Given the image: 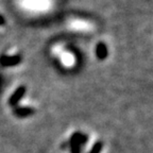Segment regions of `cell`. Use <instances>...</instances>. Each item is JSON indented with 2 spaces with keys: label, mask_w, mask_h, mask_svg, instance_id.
I'll return each instance as SVG.
<instances>
[{
  "label": "cell",
  "mask_w": 153,
  "mask_h": 153,
  "mask_svg": "<svg viewBox=\"0 0 153 153\" xmlns=\"http://www.w3.org/2000/svg\"><path fill=\"white\" fill-rule=\"evenodd\" d=\"M87 141V136L82 133H74L70 138V150L71 153H80L81 146Z\"/></svg>",
  "instance_id": "6da1fadb"
},
{
  "label": "cell",
  "mask_w": 153,
  "mask_h": 153,
  "mask_svg": "<svg viewBox=\"0 0 153 153\" xmlns=\"http://www.w3.org/2000/svg\"><path fill=\"white\" fill-rule=\"evenodd\" d=\"M59 57L60 61L65 67H71L74 65V57L72 53L68 52L67 50H61L59 52Z\"/></svg>",
  "instance_id": "7a4b0ae2"
},
{
  "label": "cell",
  "mask_w": 153,
  "mask_h": 153,
  "mask_svg": "<svg viewBox=\"0 0 153 153\" xmlns=\"http://www.w3.org/2000/svg\"><path fill=\"white\" fill-rule=\"evenodd\" d=\"M20 63V56L15 55V56H9V55H2L0 57V64L4 67H11Z\"/></svg>",
  "instance_id": "3957f363"
},
{
  "label": "cell",
  "mask_w": 153,
  "mask_h": 153,
  "mask_svg": "<svg viewBox=\"0 0 153 153\" xmlns=\"http://www.w3.org/2000/svg\"><path fill=\"white\" fill-rule=\"evenodd\" d=\"M25 93H26V87H25V86H20V87H18V88L14 91V94L11 96V98L9 99L10 105L17 104V102L22 98V96L25 95Z\"/></svg>",
  "instance_id": "277c9868"
},
{
  "label": "cell",
  "mask_w": 153,
  "mask_h": 153,
  "mask_svg": "<svg viewBox=\"0 0 153 153\" xmlns=\"http://www.w3.org/2000/svg\"><path fill=\"white\" fill-rule=\"evenodd\" d=\"M70 27L74 28L76 30H79V31H84V30H87L89 28V25L86 22H81V20H74L70 24Z\"/></svg>",
  "instance_id": "5b68a950"
},
{
  "label": "cell",
  "mask_w": 153,
  "mask_h": 153,
  "mask_svg": "<svg viewBox=\"0 0 153 153\" xmlns=\"http://www.w3.org/2000/svg\"><path fill=\"white\" fill-rule=\"evenodd\" d=\"M33 113V110L32 108H20L15 110V114L19 117H25V116H29Z\"/></svg>",
  "instance_id": "8992f818"
},
{
  "label": "cell",
  "mask_w": 153,
  "mask_h": 153,
  "mask_svg": "<svg viewBox=\"0 0 153 153\" xmlns=\"http://www.w3.org/2000/svg\"><path fill=\"white\" fill-rule=\"evenodd\" d=\"M97 55L100 59H104L108 55V50H106V47H105L104 44H99L98 45V47H97Z\"/></svg>",
  "instance_id": "52a82bcc"
},
{
  "label": "cell",
  "mask_w": 153,
  "mask_h": 153,
  "mask_svg": "<svg viewBox=\"0 0 153 153\" xmlns=\"http://www.w3.org/2000/svg\"><path fill=\"white\" fill-rule=\"evenodd\" d=\"M102 147H103V143L101 141H97L93 146V148L91 149L89 153H100V151L102 150Z\"/></svg>",
  "instance_id": "ba28073f"
},
{
  "label": "cell",
  "mask_w": 153,
  "mask_h": 153,
  "mask_svg": "<svg viewBox=\"0 0 153 153\" xmlns=\"http://www.w3.org/2000/svg\"><path fill=\"white\" fill-rule=\"evenodd\" d=\"M5 22V20H4V17L2 16V15H0V26H2L3 24Z\"/></svg>",
  "instance_id": "9c48e42d"
}]
</instances>
